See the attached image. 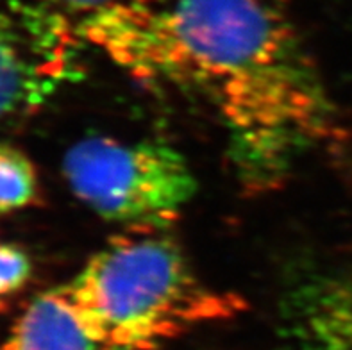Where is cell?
<instances>
[{"label":"cell","mask_w":352,"mask_h":350,"mask_svg":"<svg viewBox=\"0 0 352 350\" xmlns=\"http://www.w3.org/2000/svg\"><path fill=\"white\" fill-rule=\"evenodd\" d=\"M279 350H352V292L317 281L294 295Z\"/></svg>","instance_id":"4"},{"label":"cell","mask_w":352,"mask_h":350,"mask_svg":"<svg viewBox=\"0 0 352 350\" xmlns=\"http://www.w3.org/2000/svg\"><path fill=\"white\" fill-rule=\"evenodd\" d=\"M65 286L104 350L160 349L247 307L238 293L199 277L163 231H131L107 241Z\"/></svg>","instance_id":"2"},{"label":"cell","mask_w":352,"mask_h":350,"mask_svg":"<svg viewBox=\"0 0 352 350\" xmlns=\"http://www.w3.org/2000/svg\"><path fill=\"white\" fill-rule=\"evenodd\" d=\"M65 63L36 61L0 18V122L40 102Z\"/></svg>","instance_id":"6"},{"label":"cell","mask_w":352,"mask_h":350,"mask_svg":"<svg viewBox=\"0 0 352 350\" xmlns=\"http://www.w3.org/2000/svg\"><path fill=\"white\" fill-rule=\"evenodd\" d=\"M38 173L32 161L14 146L0 145V213H13L38 199Z\"/></svg>","instance_id":"8"},{"label":"cell","mask_w":352,"mask_h":350,"mask_svg":"<svg viewBox=\"0 0 352 350\" xmlns=\"http://www.w3.org/2000/svg\"><path fill=\"white\" fill-rule=\"evenodd\" d=\"M0 350H104L89 333L65 284L47 289L14 322Z\"/></svg>","instance_id":"5"},{"label":"cell","mask_w":352,"mask_h":350,"mask_svg":"<svg viewBox=\"0 0 352 350\" xmlns=\"http://www.w3.org/2000/svg\"><path fill=\"white\" fill-rule=\"evenodd\" d=\"M63 173L82 204L129 231H163L197 191L183 155L148 140L88 136L68 149Z\"/></svg>","instance_id":"3"},{"label":"cell","mask_w":352,"mask_h":350,"mask_svg":"<svg viewBox=\"0 0 352 350\" xmlns=\"http://www.w3.org/2000/svg\"><path fill=\"white\" fill-rule=\"evenodd\" d=\"M31 274V259L22 248L0 241V306L25 288Z\"/></svg>","instance_id":"9"},{"label":"cell","mask_w":352,"mask_h":350,"mask_svg":"<svg viewBox=\"0 0 352 350\" xmlns=\"http://www.w3.org/2000/svg\"><path fill=\"white\" fill-rule=\"evenodd\" d=\"M54 18H61L68 31L89 45L107 23L133 8L160 0H36Z\"/></svg>","instance_id":"7"},{"label":"cell","mask_w":352,"mask_h":350,"mask_svg":"<svg viewBox=\"0 0 352 350\" xmlns=\"http://www.w3.org/2000/svg\"><path fill=\"white\" fill-rule=\"evenodd\" d=\"M152 85L192 89L228 131L236 179L277 190L295 163L342 136L320 72L279 0H175L151 32Z\"/></svg>","instance_id":"1"}]
</instances>
